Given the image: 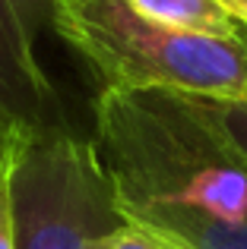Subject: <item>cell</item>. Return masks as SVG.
<instances>
[{
	"label": "cell",
	"instance_id": "30bf717a",
	"mask_svg": "<svg viewBox=\"0 0 247 249\" xmlns=\"http://www.w3.org/2000/svg\"><path fill=\"white\" fill-rule=\"evenodd\" d=\"M13 152H16V145H13L10 139H3L0 136V170H3L6 164H10V158H13Z\"/></svg>",
	"mask_w": 247,
	"mask_h": 249
},
{
	"label": "cell",
	"instance_id": "6da1fadb",
	"mask_svg": "<svg viewBox=\"0 0 247 249\" xmlns=\"http://www.w3.org/2000/svg\"><path fill=\"white\" fill-rule=\"evenodd\" d=\"M92 120L127 224L168 249H247V152L209 98L99 89Z\"/></svg>",
	"mask_w": 247,
	"mask_h": 249
},
{
	"label": "cell",
	"instance_id": "52a82bcc",
	"mask_svg": "<svg viewBox=\"0 0 247 249\" xmlns=\"http://www.w3.org/2000/svg\"><path fill=\"white\" fill-rule=\"evenodd\" d=\"M212 104H216V114L225 123V129L247 152V101H212Z\"/></svg>",
	"mask_w": 247,
	"mask_h": 249
},
{
	"label": "cell",
	"instance_id": "8992f818",
	"mask_svg": "<svg viewBox=\"0 0 247 249\" xmlns=\"http://www.w3.org/2000/svg\"><path fill=\"white\" fill-rule=\"evenodd\" d=\"M95 249H168L162 240H155L152 233L140 231V227L127 224L124 221L121 227H114L111 233H105V237L95 243Z\"/></svg>",
	"mask_w": 247,
	"mask_h": 249
},
{
	"label": "cell",
	"instance_id": "3957f363",
	"mask_svg": "<svg viewBox=\"0 0 247 249\" xmlns=\"http://www.w3.org/2000/svg\"><path fill=\"white\" fill-rule=\"evenodd\" d=\"M10 208L16 249H95L124 224L95 142L73 126L16 145Z\"/></svg>",
	"mask_w": 247,
	"mask_h": 249
},
{
	"label": "cell",
	"instance_id": "7a4b0ae2",
	"mask_svg": "<svg viewBox=\"0 0 247 249\" xmlns=\"http://www.w3.org/2000/svg\"><path fill=\"white\" fill-rule=\"evenodd\" d=\"M51 25L102 89L247 101V32L216 38L171 29L127 0H54Z\"/></svg>",
	"mask_w": 247,
	"mask_h": 249
},
{
	"label": "cell",
	"instance_id": "277c9868",
	"mask_svg": "<svg viewBox=\"0 0 247 249\" xmlns=\"http://www.w3.org/2000/svg\"><path fill=\"white\" fill-rule=\"evenodd\" d=\"M54 0H0V136L13 145L67 129V110L35 54Z\"/></svg>",
	"mask_w": 247,
	"mask_h": 249
},
{
	"label": "cell",
	"instance_id": "ba28073f",
	"mask_svg": "<svg viewBox=\"0 0 247 249\" xmlns=\"http://www.w3.org/2000/svg\"><path fill=\"white\" fill-rule=\"evenodd\" d=\"M0 249H16V240H13V208H10V164L0 170Z\"/></svg>",
	"mask_w": 247,
	"mask_h": 249
},
{
	"label": "cell",
	"instance_id": "9c48e42d",
	"mask_svg": "<svg viewBox=\"0 0 247 249\" xmlns=\"http://www.w3.org/2000/svg\"><path fill=\"white\" fill-rule=\"evenodd\" d=\"M222 3H225V6H228V10L238 16V22L247 25V0H222Z\"/></svg>",
	"mask_w": 247,
	"mask_h": 249
},
{
	"label": "cell",
	"instance_id": "5b68a950",
	"mask_svg": "<svg viewBox=\"0 0 247 249\" xmlns=\"http://www.w3.org/2000/svg\"><path fill=\"white\" fill-rule=\"evenodd\" d=\"M127 3L140 16L171 25V29L200 32V35H216V38H235L247 32V25L238 22V16L222 0H127Z\"/></svg>",
	"mask_w": 247,
	"mask_h": 249
}]
</instances>
